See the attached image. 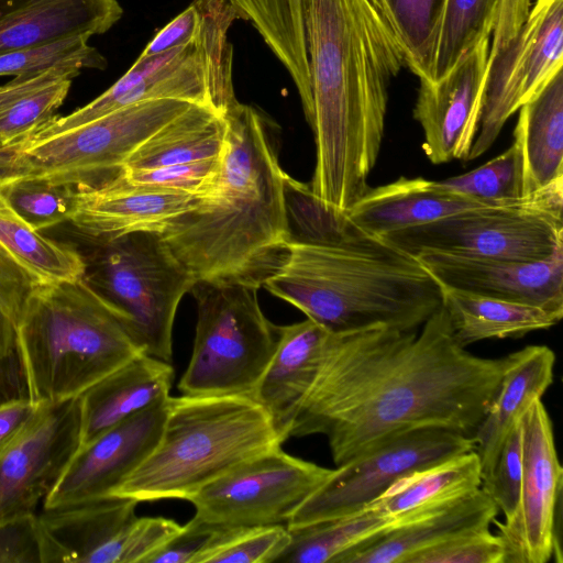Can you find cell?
Listing matches in <instances>:
<instances>
[{
  "instance_id": "6da1fadb",
  "label": "cell",
  "mask_w": 563,
  "mask_h": 563,
  "mask_svg": "<svg viewBox=\"0 0 563 563\" xmlns=\"http://www.w3.org/2000/svg\"><path fill=\"white\" fill-rule=\"evenodd\" d=\"M509 363L461 346L442 306L415 330L331 333L289 438L324 435L338 466L415 429L473 437Z\"/></svg>"
},
{
  "instance_id": "7a4b0ae2",
  "label": "cell",
  "mask_w": 563,
  "mask_h": 563,
  "mask_svg": "<svg viewBox=\"0 0 563 563\" xmlns=\"http://www.w3.org/2000/svg\"><path fill=\"white\" fill-rule=\"evenodd\" d=\"M305 25L316 144L309 189L345 213L369 188L406 54L386 0H305Z\"/></svg>"
},
{
  "instance_id": "3957f363",
  "label": "cell",
  "mask_w": 563,
  "mask_h": 563,
  "mask_svg": "<svg viewBox=\"0 0 563 563\" xmlns=\"http://www.w3.org/2000/svg\"><path fill=\"white\" fill-rule=\"evenodd\" d=\"M224 118L216 187L173 219L162 236L196 280L261 287L284 261L290 239L288 176L255 108L238 102Z\"/></svg>"
},
{
  "instance_id": "277c9868",
  "label": "cell",
  "mask_w": 563,
  "mask_h": 563,
  "mask_svg": "<svg viewBox=\"0 0 563 563\" xmlns=\"http://www.w3.org/2000/svg\"><path fill=\"white\" fill-rule=\"evenodd\" d=\"M263 287L332 333L415 330L441 306V286L416 256L360 230L338 242L289 239Z\"/></svg>"
},
{
  "instance_id": "5b68a950",
  "label": "cell",
  "mask_w": 563,
  "mask_h": 563,
  "mask_svg": "<svg viewBox=\"0 0 563 563\" xmlns=\"http://www.w3.org/2000/svg\"><path fill=\"white\" fill-rule=\"evenodd\" d=\"M142 353L125 317L85 278L40 284L15 329L26 397L37 404L79 397Z\"/></svg>"
},
{
  "instance_id": "8992f818",
  "label": "cell",
  "mask_w": 563,
  "mask_h": 563,
  "mask_svg": "<svg viewBox=\"0 0 563 563\" xmlns=\"http://www.w3.org/2000/svg\"><path fill=\"white\" fill-rule=\"evenodd\" d=\"M283 443L271 418L252 397L169 396L158 442L110 496L139 503L188 500L231 468Z\"/></svg>"
},
{
  "instance_id": "52a82bcc",
  "label": "cell",
  "mask_w": 563,
  "mask_h": 563,
  "mask_svg": "<svg viewBox=\"0 0 563 563\" xmlns=\"http://www.w3.org/2000/svg\"><path fill=\"white\" fill-rule=\"evenodd\" d=\"M198 4L200 16L192 42L159 54L140 55L99 97L67 115L54 117L27 137L52 136L153 99L185 100L224 115L239 102L233 86V47L228 35L236 15L227 0H198Z\"/></svg>"
},
{
  "instance_id": "ba28073f",
  "label": "cell",
  "mask_w": 563,
  "mask_h": 563,
  "mask_svg": "<svg viewBox=\"0 0 563 563\" xmlns=\"http://www.w3.org/2000/svg\"><path fill=\"white\" fill-rule=\"evenodd\" d=\"M260 287L235 280H196V334L178 388L183 395L251 397L278 342L263 313Z\"/></svg>"
},
{
  "instance_id": "9c48e42d",
  "label": "cell",
  "mask_w": 563,
  "mask_h": 563,
  "mask_svg": "<svg viewBox=\"0 0 563 563\" xmlns=\"http://www.w3.org/2000/svg\"><path fill=\"white\" fill-rule=\"evenodd\" d=\"M85 280L128 320L143 353L172 362L178 305L196 283L159 232H133L96 243Z\"/></svg>"
},
{
  "instance_id": "30bf717a",
  "label": "cell",
  "mask_w": 563,
  "mask_h": 563,
  "mask_svg": "<svg viewBox=\"0 0 563 563\" xmlns=\"http://www.w3.org/2000/svg\"><path fill=\"white\" fill-rule=\"evenodd\" d=\"M382 238L413 256L543 261L563 249V179L517 202L463 210Z\"/></svg>"
},
{
  "instance_id": "8fae6325",
  "label": "cell",
  "mask_w": 563,
  "mask_h": 563,
  "mask_svg": "<svg viewBox=\"0 0 563 563\" xmlns=\"http://www.w3.org/2000/svg\"><path fill=\"white\" fill-rule=\"evenodd\" d=\"M191 102L153 99L112 111L79 126L21 141L22 176L74 190L95 189L118 178L131 154Z\"/></svg>"
},
{
  "instance_id": "7c38bea8",
  "label": "cell",
  "mask_w": 563,
  "mask_h": 563,
  "mask_svg": "<svg viewBox=\"0 0 563 563\" xmlns=\"http://www.w3.org/2000/svg\"><path fill=\"white\" fill-rule=\"evenodd\" d=\"M474 448L473 437L448 429L398 433L333 468L286 526L296 528L353 514L406 474Z\"/></svg>"
},
{
  "instance_id": "4fadbf2b",
  "label": "cell",
  "mask_w": 563,
  "mask_h": 563,
  "mask_svg": "<svg viewBox=\"0 0 563 563\" xmlns=\"http://www.w3.org/2000/svg\"><path fill=\"white\" fill-rule=\"evenodd\" d=\"M276 446L231 468L194 496L196 520L213 528L287 525L331 473Z\"/></svg>"
},
{
  "instance_id": "5bb4252c",
  "label": "cell",
  "mask_w": 563,
  "mask_h": 563,
  "mask_svg": "<svg viewBox=\"0 0 563 563\" xmlns=\"http://www.w3.org/2000/svg\"><path fill=\"white\" fill-rule=\"evenodd\" d=\"M563 0H537L516 36L489 52L477 134L467 156L487 152L506 121L562 69Z\"/></svg>"
},
{
  "instance_id": "9a60e30c",
  "label": "cell",
  "mask_w": 563,
  "mask_h": 563,
  "mask_svg": "<svg viewBox=\"0 0 563 563\" xmlns=\"http://www.w3.org/2000/svg\"><path fill=\"white\" fill-rule=\"evenodd\" d=\"M522 481L518 505L504 521L495 519L505 563H547L561 556L559 522L563 487L553 426L541 399L520 417Z\"/></svg>"
},
{
  "instance_id": "2e32d148",
  "label": "cell",
  "mask_w": 563,
  "mask_h": 563,
  "mask_svg": "<svg viewBox=\"0 0 563 563\" xmlns=\"http://www.w3.org/2000/svg\"><path fill=\"white\" fill-rule=\"evenodd\" d=\"M80 445V396L42 404L29 427L0 454V522L35 512Z\"/></svg>"
},
{
  "instance_id": "e0dca14e",
  "label": "cell",
  "mask_w": 563,
  "mask_h": 563,
  "mask_svg": "<svg viewBox=\"0 0 563 563\" xmlns=\"http://www.w3.org/2000/svg\"><path fill=\"white\" fill-rule=\"evenodd\" d=\"M489 49V38L484 40L440 79H419L413 118L431 163L467 159L479 126Z\"/></svg>"
},
{
  "instance_id": "ac0fdd59",
  "label": "cell",
  "mask_w": 563,
  "mask_h": 563,
  "mask_svg": "<svg viewBox=\"0 0 563 563\" xmlns=\"http://www.w3.org/2000/svg\"><path fill=\"white\" fill-rule=\"evenodd\" d=\"M168 398L80 445L43 501L44 508L110 496L158 442L167 416Z\"/></svg>"
},
{
  "instance_id": "d6986e66",
  "label": "cell",
  "mask_w": 563,
  "mask_h": 563,
  "mask_svg": "<svg viewBox=\"0 0 563 563\" xmlns=\"http://www.w3.org/2000/svg\"><path fill=\"white\" fill-rule=\"evenodd\" d=\"M416 257L441 286L540 307L563 317V249L537 262L443 253H421Z\"/></svg>"
},
{
  "instance_id": "ffe728a7",
  "label": "cell",
  "mask_w": 563,
  "mask_h": 563,
  "mask_svg": "<svg viewBox=\"0 0 563 563\" xmlns=\"http://www.w3.org/2000/svg\"><path fill=\"white\" fill-rule=\"evenodd\" d=\"M201 197L115 178L95 189L75 190L68 222L95 243L133 232L162 233L169 222L192 209Z\"/></svg>"
},
{
  "instance_id": "44dd1931",
  "label": "cell",
  "mask_w": 563,
  "mask_h": 563,
  "mask_svg": "<svg viewBox=\"0 0 563 563\" xmlns=\"http://www.w3.org/2000/svg\"><path fill=\"white\" fill-rule=\"evenodd\" d=\"M139 501L107 496L37 515L42 563H119L121 538Z\"/></svg>"
},
{
  "instance_id": "7402d4cb",
  "label": "cell",
  "mask_w": 563,
  "mask_h": 563,
  "mask_svg": "<svg viewBox=\"0 0 563 563\" xmlns=\"http://www.w3.org/2000/svg\"><path fill=\"white\" fill-rule=\"evenodd\" d=\"M278 342L252 398L271 418L283 442L318 373L330 331L306 319L278 325Z\"/></svg>"
},
{
  "instance_id": "603a6c76",
  "label": "cell",
  "mask_w": 563,
  "mask_h": 563,
  "mask_svg": "<svg viewBox=\"0 0 563 563\" xmlns=\"http://www.w3.org/2000/svg\"><path fill=\"white\" fill-rule=\"evenodd\" d=\"M122 14L118 0H0V53L91 38Z\"/></svg>"
},
{
  "instance_id": "cb8c5ba5",
  "label": "cell",
  "mask_w": 563,
  "mask_h": 563,
  "mask_svg": "<svg viewBox=\"0 0 563 563\" xmlns=\"http://www.w3.org/2000/svg\"><path fill=\"white\" fill-rule=\"evenodd\" d=\"M494 206L451 192L437 180L400 177L368 190L345 212L360 231L385 236L478 207Z\"/></svg>"
},
{
  "instance_id": "d4e9b609",
  "label": "cell",
  "mask_w": 563,
  "mask_h": 563,
  "mask_svg": "<svg viewBox=\"0 0 563 563\" xmlns=\"http://www.w3.org/2000/svg\"><path fill=\"white\" fill-rule=\"evenodd\" d=\"M174 376L170 362L142 353L97 382L80 396L81 445L167 399Z\"/></svg>"
},
{
  "instance_id": "484cf974",
  "label": "cell",
  "mask_w": 563,
  "mask_h": 563,
  "mask_svg": "<svg viewBox=\"0 0 563 563\" xmlns=\"http://www.w3.org/2000/svg\"><path fill=\"white\" fill-rule=\"evenodd\" d=\"M498 508L478 488L423 517L396 527L342 554L335 563H406L413 554L481 527H490Z\"/></svg>"
},
{
  "instance_id": "4316f807",
  "label": "cell",
  "mask_w": 563,
  "mask_h": 563,
  "mask_svg": "<svg viewBox=\"0 0 563 563\" xmlns=\"http://www.w3.org/2000/svg\"><path fill=\"white\" fill-rule=\"evenodd\" d=\"M555 354L547 345H529L510 354L495 396L473 434L482 478L497 459L516 421L553 383Z\"/></svg>"
},
{
  "instance_id": "83f0119b",
  "label": "cell",
  "mask_w": 563,
  "mask_h": 563,
  "mask_svg": "<svg viewBox=\"0 0 563 563\" xmlns=\"http://www.w3.org/2000/svg\"><path fill=\"white\" fill-rule=\"evenodd\" d=\"M481 484V462L471 450L406 474L372 503L404 525L474 493Z\"/></svg>"
},
{
  "instance_id": "f1b7e54d",
  "label": "cell",
  "mask_w": 563,
  "mask_h": 563,
  "mask_svg": "<svg viewBox=\"0 0 563 563\" xmlns=\"http://www.w3.org/2000/svg\"><path fill=\"white\" fill-rule=\"evenodd\" d=\"M523 158L529 196L563 179V73L519 108L514 131Z\"/></svg>"
},
{
  "instance_id": "f546056e",
  "label": "cell",
  "mask_w": 563,
  "mask_h": 563,
  "mask_svg": "<svg viewBox=\"0 0 563 563\" xmlns=\"http://www.w3.org/2000/svg\"><path fill=\"white\" fill-rule=\"evenodd\" d=\"M441 306L448 313L454 339L463 347L487 339L521 338L549 329L562 319L540 307L445 286H441Z\"/></svg>"
},
{
  "instance_id": "4dcf8cb0",
  "label": "cell",
  "mask_w": 563,
  "mask_h": 563,
  "mask_svg": "<svg viewBox=\"0 0 563 563\" xmlns=\"http://www.w3.org/2000/svg\"><path fill=\"white\" fill-rule=\"evenodd\" d=\"M225 133L224 115L194 103L144 141L126 159L122 173L219 158Z\"/></svg>"
},
{
  "instance_id": "1f68e13d",
  "label": "cell",
  "mask_w": 563,
  "mask_h": 563,
  "mask_svg": "<svg viewBox=\"0 0 563 563\" xmlns=\"http://www.w3.org/2000/svg\"><path fill=\"white\" fill-rule=\"evenodd\" d=\"M236 19L250 22L290 75L306 120L312 95L306 42L305 0H227Z\"/></svg>"
},
{
  "instance_id": "d6a6232c",
  "label": "cell",
  "mask_w": 563,
  "mask_h": 563,
  "mask_svg": "<svg viewBox=\"0 0 563 563\" xmlns=\"http://www.w3.org/2000/svg\"><path fill=\"white\" fill-rule=\"evenodd\" d=\"M81 70V65L69 63L0 86V144L21 141L56 117Z\"/></svg>"
},
{
  "instance_id": "836d02e7",
  "label": "cell",
  "mask_w": 563,
  "mask_h": 563,
  "mask_svg": "<svg viewBox=\"0 0 563 563\" xmlns=\"http://www.w3.org/2000/svg\"><path fill=\"white\" fill-rule=\"evenodd\" d=\"M400 525L371 503L340 518L288 528L289 543L276 562L335 563L342 554Z\"/></svg>"
},
{
  "instance_id": "e575fe53",
  "label": "cell",
  "mask_w": 563,
  "mask_h": 563,
  "mask_svg": "<svg viewBox=\"0 0 563 563\" xmlns=\"http://www.w3.org/2000/svg\"><path fill=\"white\" fill-rule=\"evenodd\" d=\"M0 245L40 284L84 278L85 257L73 246L52 240L0 205Z\"/></svg>"
},
{
  "instance_id": "d590c367",
  "label": "cell",
  "mask_w": 563,
  "mask_h": 563,
  "mask_svg": "<svg viewBox=\"0 0 563 563\" xmlns=\"http://www.w3.org/2000/svg\"><path fill=\"white\" fill-rule=\"evenodd\" d=\"M501 0H445L430 80L443 77L457 60L494 32Z\"/></svg>"
},
{
  "instance_id": "8d00e7d4",
  "label": "cell",
  "mask_w": 563,
  "mask_h": 563,
  "mask_svg": "<svg viewBox=\"0 0 563 563\" xmlns=\"http://www.w3.org/2000/svg\"><path fill=\"white\" fill-rule=\"evenodd\" d=\"M286 525L214 528L194 563H271L289 543Z\"/></svg>"
},
{
  "instance_id": "74e56055",
  "label": "cell",
  "mask_w": 563,
  "mask_h": 563,
  "mask_svg": "<svg viewBox=\"0 0 563 563\" xmlns=\"http://www.w3.org/2000/svg\"><path fill=\"white\" fill-rule=\"evenodd\" d=\"M443 189L488 205L512 203L527 197L519 143L484 165L459 176L437 180Z\"/></svg>"
},
{
  "instance_id": "f35d334b",
  "label": "cell",
  "mask_w": 563,
  "mask_h": 563,
  "mask_svg": "<svg viewBox=\"0 0 563 563\" xmlns=\"http://www.w3.org/2000/svg\"><path fill=\"white\" fill-rule=\"evenodd\" d=\"M406 54V66L430 80L445 0H386Z\"/></svg>"
},
{
  "instance_id": "ab89813d",
  "label": "cell",
  "mask_w": 563,
  "mask_h": 563,
  "mask_svg": "<svg viewBox=\"0 0 563 563\" xmlns=\"http://www.w3.org/2000/svg\"><path fill=\"white\" fill-rule=\"evenodd\" d=\"M0 194L20 219L42 231L68 222L75 190L43 178L20 176L3 184Z\"/></svg>"
},
{
  "instance_id": "60d3db41",
  "label": "cell",
  "mask_w": 563,
  "mask_h": 563,
  "mask_svg": "<svg viewBox=\"0 0 563 563\" xmlns=\"http://www.w3.org/2000/svg\"><path fill=\"white\" fill-rule=\"evenodd\" d=\"M89 37H71L44 46L0 53V77L42 71L58 65L76 63L84 69H104L106 57Z\"/></svg>"
},
{
  "instance_id": "b9f144b4",
  "label": "cell",
  "mask_w": 563,
  "mask_h": 563,
  "mask_svg": "<svg viewBox=\"0 0 563 563\" xmlns=\"http://www.w3.org/2000/svg\"><path fill=\"white\" fill-rule=\"evenodd\" d=\"M40 283L0 245V362L15 354V329Z\"/></svg>"
},
{
  "instance_id": "7bdbcfd3",
  "label": "cell",
  "mask_w": 563,
  "mask_h": 563,
  "mask_svg": "<svg viewBox=\"0 0 563 563\" xmlns=\"http://www.w3.org/2000/svg\"><path fill=\"white\" fill-rule=\"evenodd\" d=\"M221 169V157L167 165L151 169L124 170L119 178L140 186L156 187L203 197L216 187Z\"/></svg>"
},
{
  "instance_id": "ee69618b",
  "label": "cell",
  "mask_w": 563,
  "mask_h": 563,
  "mask_svg": "<svg viewBox=\"0 0 563 563\" xmlns=\"http://www.w3.org/2000/svg\"><path fill=\"white\" fill-rule=\"evenodd\" d=\"M523 452L520 418L507 434L490 472L482 478L481 488L507 518L518 505L522 481Z\"/></svg>"
},
{
  "instance_id": "f6af8a7d",
  "label": "cell",
  "mask_w": 563,
  "mask_h": 563,
  "mask_svg": "<svg viewBox=\"0 0 563 563\" xmlns=\"http://www.w3.org/2000/svg\"><path fill=\"white\" fill-rule=\"evenodd\" d=\"M406 563H505V547L500 537L486 526L418 552Z\"/></svg>"
},
{
  "instance_id": "bcb514c9",
  "label": "cell",
  "mask_w": 563,
  "mask_h": 563,
  "mask_svg": "<svg viewBox=\"0 0 563 563\" xmlns=\"http://www.w3.org/2000/svg\"><path fill=\"white\" fill-rule=\"evenodd\" d=\"M183 529L173 519L135 517L121 538L119 563H146L147 560Z\"/></svg>"
},
{
  "instance_id": "7dc6e473",
  "label": "cell",
  "mask_w": 563,
  "mask_h": 563,
  "mask_svg": "<svg viewBox=\"0 0 563 563\" xmlns=\"http://www.w3.org/2000/svg\"><path fill=\"white\" fill-rule=\"evenodd\" d=\"M0 563H42L35 512L0 522Z\"/></svg>"
},
{
  "instance_id": "c3c4849f",
  "label": "cell",
  "mask_w": 563,
  "mask_h": 563,
  "mask_svg": "<svg viewBox=\"0 0 563 563\" xmlns=\"http://www.w3.org/2000/svg\"><path fill=\"white\" fill-rule=\"evenodd\" d=\"M213 527L195 518L165 547L155 552L146 563H194V560L213 531Z\"/></svg>"
},
{
  "instance_id": "681fc988",
  "label": "cell",
  "mask_w": 563,
  "mask_h": 563,
  "mask_svg": "<svg viewBox=\"0 0 563 563\" xmlns=\"http://www.w3.org/2000/svg\"><path fill=\"white\" fill-rule=\"evenodd\" d=\"M41 406L27 397L0 401V454L23 433Z\"/></svg>"
},
{
  "instance_id": "f907efd6",
  "label": "cell",
  "mask_w": 563,
  "mask_h": 563,
  "mask_svg": "<svg viewBox=\"0 0 563 563\" xmlns=\"http://www.w3.org/2000/svg\"><path fill=\"white\" fill-rule=\"evenodd\" d=\"M530 8L531 0H501L489 52L505 47L516 36Z\"/></svg>"
},
{
  "instance_id": "816d5d0a",
  "label": "cell",
  "mask_w": 563,
  "mask_h": 563,
  "mask_svg": "<svg viewBox=\"0 0 563 563\" xmlns=\"http://www.w3.org/2000/svg\"><path fill=\"white\" fill-rule=\"evenodd\" d=\"M21 141L0 144V189L7 181L22 176L20 163ZM2 203H4V200L0 194V205Z\"/></svg>"
},
{
  "instance_id": "f5cc1de1",
  "label": "cell",
  "mask_w": 563,
  "mask_h": 563,
  "mask_svg": "<svg viewBox=\"0 0 563 563\" xmlns=\"http://www.w3.org/2000/svg\"><path fill=\"white\" fill-rule=\"evenodd\" d=\"M1 363L0 362V393H1V386H2V368H1Z\"/></svg>"
}]
</instances>
